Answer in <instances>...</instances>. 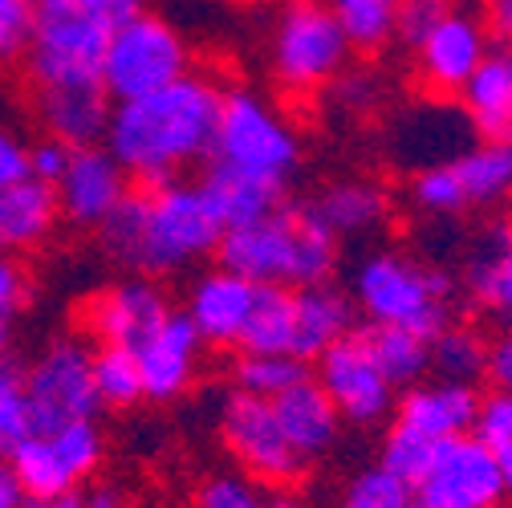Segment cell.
Returning a JSON list of instances; mask_svg holds the SVG:
<instances>
[{"instance_id": "6da1fadb", "label": "cell", "mask_w": 512, "mask_h": 508, "mask_svg": "<svg viewBox=\"0 0 512 508\" xmlns=\"http://www.w3.org/2000/svg\"><path fill=\"white\" fill-rule=\"evenodd\" d=\"M220 98L224 90L212 78L183 74L163 90L114 102L102 143L139 187L179 179L191 163L212 155Z\"/></svg>"}, {"instance_id": "7a4b0ae2", "label": "cell", "mask_w": 512, "mask_h": 508, "mask_svg": "<svg viewBox=\"0 0 512 508\" xmlns=\"http://www.w3.org/2000/svg\"><path fill=\"white\" fill-rule=\"evenodd\" d=\"M220 220L212 216L200 183L167 179L155 187H131L118 208L98 224L102 252L135 277H171L220 248Z\"/></svg>"}, {"instance_id": "3957f363", "label": "cell", "mask_w": 512, "mask_h": 508, "mask_svg": "<svg viewBox=\"0 0 512 508\" xmlns=\"http://www.w3.org/2000/svg\"><path fill=\"white\" fill-rule=\"evenodd\" d=\"M338 248L342 240L317 216L313 204L285 200L273 216L224 232L216 261L220 269L252 285L309 289V285H330V277L338 273Z\"/></svg>"}, {"instance_id": "277c9868", "label": "cell", "mask_w": 512, "mask_h": 508, "mask_svg": "<svg viewBox=\"0 0 512 508\" xmlns=\"http://www.w3.org/2000/svg\"><path fill=\"white\" fill-rule=\"evenodd\" d=\"M350 301L370 326H403L435 338L456 309V277L403 248H374L350 273Z\"/></svg>"}, {"instance_id": "5b68a950", "label": "cell", "mask_w": 512, "mask_h": 508, "mask_svg": "<svg viewBox=\"0 0 512 508\" xmlns=\"http://www.w3.org/2000/svg\"><path fill=\"white\" fill-rule=\"evenodd\" d=\"M110 29H102L78 0H41L25 66L37 90L102 86V57Z\"/></svg>"}, {"instance_id": "8992f818", "label": "cell", "mask_w": 512, "mask_h": 508, "mask_svg": "<svg viewBox=\"0 0 512 508\" xmlns=\"http://www.w3.org/2000/svg\"><path fill=\"white\" fill-rule=\"evenodd\" d=\"M273 74L285 90H322L350 66V41L322 0H285L273 21Z\"/></svg>"}, {"instance_id": "52a82bcc", "label": "cell", "mask_w": 512, "mask_h": 508, "mask_svg": "<svg viewBox=\"0 0 512 508\" xmlns=\"http://www.w3.org/2000/svg\"><path fill=\"white\" fill-rule=\"evenodd\" d=\"M212 159L289 183L301 167V139L261 94L224 90Z\"/></svg>"}, {"instance_id": "ba28073f", "label": "cell", "mask_w": 512, "mask_h": 508, "mask_svg": "<svg viewBox=\"0 0 512 508\" xmlns=\"http://www.w3.org/2000/svg\"><path fill=\"white\" fill-rule=\"evenodd\" d=\"M183 74H191L187 41L163 17L139 13L135 21H126L122 29H114L110 41H106L102 90L110 94V102L143 98L151 90L171 86Z\"/></svg>"}, {"instance_id": "9c48e42d", "label": "cell", "mask_w": 512, "mask_h": 508, "mask_svg": "<svg viewBox=\"0 0 512 508\" xmlns=\"http://www.w3.org/2000/svg\"><path fill=\"white\" fill-rule=\"evenodd\" d=\"M25 391L33 431H57L66 423L98 419L102 399L94 387V346H86L82 338H53L25 366Z\"/></svg>"}, {"instance_id": "30bf717a", "label": "cell", "mask_w": 512, "mask_h": 508, "mask_svg": "<svg viewBox=\"0 0 512 508\" xmlns=\"http://www.w3.org/2000/svg\"><path fill=\"white\" fill-rule=\"evenodd\" d=\"M102 431L94 419L82 423H66L57 431H33L21 448L9 456L21 488L29 500H45V496H66L78 492L102 464Z\"/></svg>"}, {"instance_id": "8fae6325", "label": "cell", "mask_w": 512, "mask_h": 508, "mask_svg": "<svg viewBox=\"0 0 512 508\" xmlns=\"http://www.w3.org/2000/svg\"><path fill=\"white\" fill-rule=\"evenodd\" d=\"M220 439L228 443V452L236 456L244 476H252L256 484L285 488L305 472V460L285 439L273 403L261 395L228 391L220 399Z\"/></svg>"}, {"instance_id": "7c38bea8", "label": "cell", "mask_w": 512, "mask_h": 508, "mask_svg": "<svg viewBox=\"0 0 512 508\" xmlns=\"http://www.w3.org/2000/svg\"><path fill=\"white\" fill-rule=\"evenodd\" d=\"M313 378H317V387L330 395V403L338 407L342 423L374 427L387 415H395L399 391L391 387V378L382 374L366 330H350L346 338H338L313 362Z\"/></svg>"}, {"instance_id": "4fadbf2b", "label": "cell", "mask_w": 512, "mask_h": 508, "mask_svg": "<svg viewBox=\"0 0 512 508\" xmlns=\"http://www.w3.org/2000/svg\"><path fill=\"white\" fill-rule=\"evenodd\" d=\"M504 500L508 492L496 452L472 431L443 439L427 476L415 484V504L423 508H500Z\"/></svg>"}, {"instance_id": "5bb4252c", "label": "cell", "mask_w": 512, "mask_h": 508, "mask_svg": "<svg viewBox=\"0 0 512 508\" xmlns=\"http://www.w3.org/2000/svg\"><path fill=\"white\" fill-rule=\"evenodd\" d=\"M411 53H415V74L431 94H460L492 53V33L484 17L468 9H452Z\"/></svg>"}, {"instance_id": "9a60e30c", "label": "cell", "mask_w": 512, "mask_h": 508, "mask_svg": "<svg viewBox=\"0 0 512 508\" xmlns=\"http://www.w3.org/2000/svg\"><path fill=\"white\" fill-rule=\"evenodd\" d=\"M171 313V301L163 297V289L151 277H126L110 289H102L90 305H86V330L102 342V346H126L139 350Z\"/></svg>"}, {"instance_id": "2e32d148", "label": "cell", "mask_w": 512, "mask_h": 508, "mask_svg": "<svg viewBox=\"0 0 512 508\" xmlns=\"http://www.w3.org/2000/svg\"><path fill=\"white\" fill-rule=\"evenodd\" d=\"M53 192H57L61 216L70 224L98 228L118 208V200L131 192V175L106 151V143L78 147V151H70V163L61 171V179L53 183Z\"/></svg>"}, {"instance_id": "e0dca14e", "label": "cell", "mask_w": 512, "mask_h": 508, "mask_svg": "<svg viewBox=\"0 0 512 508\" xmlns=\"http://www.w3.org/2000/svg\"><path fill=\"white\" fill-rule=\"evenodd\" d=\"M204 354V338L196 330V322L187 317V309H171L167 322L135 350L139 370H143V391L151 403H171L179 399L191 378H196Z\"/></svg>"}, {"instance_id": "ac0fdd59", "label": "cell", "mask_w": 512, "mask_h": 508, "mask_svg": "<svg viewBox=\"0 0 512 508\" xmlns=\"http://www.w3.org/2000/svg\"><path fill=\"white\" fill-rule=\"evenodd\" d=\"M480 387L476 383H452V378H423V383L407 387L395 399V419L423 431L427 439L443 443L468 435L480 411Z\"/></svg>"}, {"instance_id": "d6986e66", "label": "cell", "mask_w": 512, "mask_h": 508, "mask_svg": "<svg viewBox=\"0 0 512 508\" xmlns=\"http://www.w3.org/2000/svg\"><path fill=\"white\" fill-rule=\"evenodd\" d=\"M200 192L212 208V216L220 220L224 232L232 228H248L256 220L273 216L281 204H285V183L281 179H269V175H256V171H244V167H232V163H220L212 159L204 179H200Z\"/></svg>"}, {"instance_id": "ffe728a7", "label": "cell", "mask_w": 512, "mask_h": 508, "mask_svg": "<svg viewBox=\"0 0 512 508\" xmlns=\"http://www.w3.org/2000/svg\"><path fill=\"white\" fill-rule=\"evenodd\" d=\"M252 301H256L252 281H244L228 269H212V273L196 277V285H191L187 317L196 322L204 346H240Z\"/></svg>"}, {"instance_id": "44dd1931", "label": "cell", "mask_w": 512, "mask_h": 508, "mask_svg": "<svg viewBox=\"0 0 512 508\" xmlns=\"http://www.w3.org/2000/svg\"><path fill=\"white\" fill-rule=\"evenodd\" d=\"M464 293L492 322L512 326V224H488L464 257Z\"/></svg>"}, {"instance_id": "7402d4cb", "label": "cell", "mask_w": 512, "mask_h": 508, "mask_svg": "<svg viewBox=\"0 0 512 508\" xmlns=\"http://www.w3.org/2000/svg\"><path fill=\"white\" fill-rule=\"evenodd\" d=\"M273 411H277V423H281L285 439L293 443V452L305 464L322 460L334 448V443H338V435H342V415L330 403V395L317 387L313 374L305 378V383L289 387L285 395H277L273 399Z\"/></svg>"}, {"instance_id": "603a6c76", "label": "cell", "mask_w": 512, "mask_h": 508, "mask_svg": "<svg viewBox=\"0 0 512 508\" xmlns=\"http://www.w3.org/2000/svg\"><path fill=\"white\" fill-rule=\"evenodd\" d=\"M358 322V309L350 293L338 285H309L293 289V358L317 362L338 338H346Z\"/></svg>"}, {"instance_id": "cb8c5ba5", "label": "cell", "mask_w": 512, "mask_h": 508, "mask_svg": "<svg viewBox=\"0 0 512 508\" xmlns=\"http://www.w3.org/2000/svg\"><path fill=\"white\" fill-rule=\"evenodd\" d=\"M110 94L102 86H61V90H41L37 98V118L49 139H61L66 147H98L110 126Z\"/></svg>"}, {"instance_id": "d4e9b609", "label": "cell", "mask_w": 512, "mask_h": 508, "mask_svg": "<svg viewBox=\"0 0 512 508\" xmlns=\"http://www.w3.org/2000/svg\"><path fill=\"white\" fill-rule=\"evenodd\" d=\"M456 98L480 139L512 143V45L492 49Z\"/></svg>"}, {"instance_id": "484cf974", "label": "cell", "mask_w": 512, "mask_h": 508, "mask_svg": "<svg viewBox=\"0 0 512 508\" xmlns=\"http://www.w3.org/2000/svg\"><path fill=\"white\" fill-rule=\"evenodd\" d=\"M57 192L53 183L21 179L0 187V252H29L57 228Z\"/></svg>"}, {"instance_id": "4316f807", "label": "cell", "mask_w": 512, "mask_h": 508, "mask_svg": "<svg viewBox=\"0 0 512 508\" xmlns=\"http://www.w3.org/2000/svg\"><path fill=\"white\" fill-rule=\"evenodd\" d=\"M309 204L334 228L338 240L366 236L391 216V196L370 179H338L326 192H317V200H309Z\"/></svg>"}, {"instance_id": "83f0119b", "label": "cell", "mask_w": 512, "mask_h": 508, "mask_svg": "<svg viewBox=\"0 0 512 508\" xmlns=\"http://www.w3.org/2000/svg\"><path fill=\"white\" fill-rule=\"evenodd\" d=\"M456 179L464 187L468 212L472 208H500L512 200V143L480 139L476 147H464L452 155Z\"/></svg>"}, {"instance_id": "f1b7e54d", "label": "cell", "mask_w": 512, "mask_h": 508, "mask_svg": "<svg viewBox=\"0 0 512 508\" xmlns=\"http://www.w3.org/2000/svg\"><path fill=\"white\" fill-rule=\"evenodd\" d=\"M240 354H293V289L256 285L248 326L240 334Z\"/></svg>"}, {"instance_id": "f546056e", "label": "cell", "mask_w": 512, "mask_h": 508, "mask_svg": "<svg viewBox=\"0 0 512 508\" xmlns=\"http://www.w3.org/2000/svg\"><path fill=\"white\" fill-rule=\"evenodd\" d=\"M366 338L395 391H407L431 374V338L403 326H366Z\"/></svg>"}, {"instance_id": "4dcf8cb0", "label": "cell", "mask_w": 512, "mask_h": 508, "mask_svg": "<svg viewBox=\"0 0 512 508\" xmlns=\"http://www.w3.org/2000/svg\"><path fill=\"white\" fill-rule=\"evenodd\" d=\"M488 370V338L476 326L447 322L431 338V374L452 383H480Z\"/></svg>"}, {"instance_id": "1f68e13d", "label": "cell", "mask_w": 512, "mask_h": 508, "mask_svg": "<svg viewBox=\"0 0 512 508\" xmlns=\"http://www.w3.org/2000/svg\"><path fill=\"white\" fill-rule=\"evenodd\" d=\"M330 13L338 17L350 49H382L395 41V29H399V9L403 0H326Z\"/></svg>"}, {"instance_id": "d6a6232c", "label": "cell", "mask_w": 512, "mask_h": 508, "mask_svg": "<svg viewBox=\"0 0 512 508\" xmlns=\"http://www.w3.org/2000/svg\"><path fill=\"white\" fill-rule=\"evenodd\" d=\"M313 374L309 362L293 358V354H244L236 358L232 366V378H236V391H248V395H261V399H277L285 395L289 387L305 383Z\"/></svg>"}, {"instance_id": "836d02e7", "label": "cell", "mask_w": 512, "mask_h": 508, "mask_svg": "<svg viewBox=\"0 0 512 508\" xmlns=\"http://www.w3.org/2000/svg\"><path fill=\"white\" fill-rule=\"evenodd\" d=\"M94 387L102 407H135L147 399L143 391V370L135 350L126 346H98L94 350Z\"/></svg>"}, {"instance_id": "e575fe53", "label": "cell", "mask_w": 512, "mask_h": 508, "mask_svg": "<svg viewBox=\"0 0 512 508\" xmlns=\"http://www.w3.org/2000/svg\"><path fill=\"white\" fill-rule=\"evenodd\" d=\"M29 435H33V419H29L25 366L9 350H0V456L9 460Z\"/></svg>"}, {"instance_id": "d590c367", "label": "cell", "mask_w": 512, "mask_h": 508, "mask_svg": "<svg viewBox=\"0 0 512 508\" xmlns=\"http://www.w3.org/2000/svg\"><path fill=\"white\" fill-rule=\"evenodd\" d=\"M435 448H439V443L427 439L423 431H415V427L391 419V427L382 431V443H378V464L415 488V484L427 476V468H431V460H435Z\"/></svg>"}, {"instance_id": "8d00e7d4", "label": "cell", "mask_w": 512, "mask_h": 508, "mask_svg": "<svg viewBox=\"0 0 512 508\" xmlns=\"http://www.w3.org/2000/svg\"><path fill=\"white\" fill-rule=\"evenodd\" d=\"M411 204L419 212H427V216H439V220H452V216L468 212V200H464V187L456 179L452 159L415 171V179H411Z\"/></svg>"}, {"instance_id": "74e56055", "label": "cell", "mask_w": 512, "mask_h": 508, "mask_svg": "<svg viewBox=\"0 0 512 508\" xmlns=\"http://www.w3.org/2000/svg\"><path fill=\"white\" fill-rule=\"evenodd\" d=\"M338 508H415V488L382 464H374L346 484Z\"/></svg>"}, {"instance_id": "f35d334b", "label": "cell", "mask_w": 512, "mask_h": 508, "mask_svg": "<svg viewBox=\"0 0 512 508\" xmlns=\"http://www.w3.org/2000/svg\"><path fill=\"white\" fill-rule=\"evenodd\" d=\"M25 305H29V273L13 252H0V350L13 346Z\"/></svg>"}, {"instance_id": "ab89813d", "label": "cell", "mask_w": 512, "mask_h": 508, "mask_svg": "<svg viewBox=\"0 0 512 508\" xmlns=\"http://www.w3.org/2000/svg\"><path fill=\"white\" fill-rule=\"evenodd\" d=\"M196 508H269V496L252 476L220 472L196 492Z\"/></svg>"}, {"instance_id": "60d3db41", "label": "cell", "mask_w": 512, "mask_h": 508, "mask_svg": "<svg viewBox=\"0 0 512 508\" xmlns=\"http://www.w3.org/2000/svg\"><path fill=\"white\" fill-rule=\"evenodd\" d=\"M37 5L33 0H0V66L21 61L33 41Z\"/></svg>"}, {"instance_id": "b9f144b4", "label": "cell", "mask_w": 512, "mask_h": 508, "mask_svg": "<svg viewBox=\"0 0 512 508\" xmlns=\"http://www.w3.org/2000/svg\"><path fill=\"white\" fill-rule=\"evenodd\" d=\"M456 5L452 0H403L399 9V29H395V41H403L407 49H415L447 13H452Z\"/></svg>"}, {"instance_id": "7bdbcfd3", "label": "cell", "mask_w": 512, "mask_h": 508, "mask_svg": "<svg viewBox=\"0 0 512 508\" xmlns=\"http://www.w3.org/2000/svg\"><path fill=\"white\" fill-rule=\"evenodd\" d=\"M330 94H334V102L346 106V110H366V106H374V98H378V82H374V74H366V70H342V74L330 82Z\"/></svg>"}, {"instance_id": "ee69618b", "label": "cell", "mask_w": 512, "mask_h": 508, "mask_svg": "<svg viewBox=\"0 0 512 508\" xmlns=\"http://www.w3.org/2000/svg\"><path fill=\"white\" fill-rule=\"evenodd\" d=\"M70 151H74V147H66L61 139H49V135H45L41 143L29 147V175L41 179V183H57L61 171H66V163H70Z\"/></svg>"}, {"instance_id": "f6af8a7d", "label": "cell", "mask_w": 512, "mask_h": 508, "mask_svg": "<svg viewBox=\"0 0 512 508\" xmlns=\"http://www.w3.org/2000/svg\"><path fill=\"white\" fill-rule=\"evenodd\" d=\"M484 378L492 383V391L512 395V326H500L488 338V370Z\"/></svg>"}, {"instance_id": "bcb514c9", "label": "cell", "mask_w": 512, "mask_h": 508, "mask_svg": "<svg viewBox=\"0 0 512 508\" xmlns=\"http://www.w3.org/2000/svg\"><path fill=\"white\" fill-rule=\"evenodd\" d=\"M29 179V147L0 122V187H13Z\"/></svg>"}, {"instance_id": "7dc6e473", "label": "cell", "mask_w": 512, "mask_h": 508, "mask_svg": "<svg viewBox=\"0 0 512 508\" xmlns=\"http://www.w3.org/2000/svg\"><path fill=\"white\" fill-rule=\"evenodd\" d=\"M78 5L102 25V29H122L126 21H135L143 13V0H78Z\"/></svg>"}, {"instance_id": "c3c4849f", "label": "cell", "mask_w": 512, "mask_h": 508, "mask_svg": "<svg viewBox=\"0 0 512 508\" xmlns=\"http://www.w3.org/2000/svg\"><path fill=\"white\" fill-rule=\"evenodd\" d=\"M484 25L496 41L512 45V0H484Z\"/></svg>"}, {"instance_id": "681fc988", "label": "cell", "mask_w": 512, "mask_h": 508, "mask_svg": "<svg viewBox=\"0 0 512 508\" xmlns=\"http://www.w3.org/2000/svg\"><path fill=\"white\" fill-rule=\"evenodd\" d=\"M25 504H29V496H25V488H21L17 472H13V464L0 456V508H25Z\"/></svg>"}, {"instance_id": "f907efd6", "label": "cell", "mask_w": 512, "mask_h": 508, "mask_svg": "<svg viewBox=\"0 0 512 508\" xmlns=\"http://www.w3.org/2000/svg\"><path fill=\"white\" fill-rule=\"evenodd\" d=\"M86 508H126V500H122V492H118V488L98 484V488L86 496Z\"/></svg>"}, {"instance_id": "816d5d0a", "label": "cell", "mask_w": 512, "mask_h": 508, "mask_svg": "<svg viewBox=\"0 0 512 508\" xmlns=\"http://www.w3.org/2000/svg\"><path fill=\"white\" fill-rule=\"evenodd\" d=\"M492 452H496V464H500V476H504V492L512 496V431H508V435L496 443Z\"/></svg>"}, {"instance_id": "f5cc1de1", "label": "cell", "mask_w": 512, "mask_h": 508, "mask_svg": "<svg viewBox=\"0 0 512 508\" xmlns=\"http://www.w3.org/2000/svg\"><path fill=\"white\" fill-rule=\"evenodd\" d=\"M25 508H86L82 492H66V496H45V500H29Z\"/></svg>"}, {"instance_id": "db71d44e", "label": "cell", "mask_w": 512, "mask_h": 508, "mask_svg": "<svg viewBox=\"0 0 512 508\" xmlns=\"http://www.w3.org/2000/svg\"><path fill=\"white\" fill-rule=\"evenodd\" d=\"M269 508H309V504L297 500V496H289V492H277V496H269Z\"/></svg>"}, {"instance_id": "11a10c76", "label": "cell", "mask_w": 512, "mask_h": 508, "mask_svg": "<svg viewBox=\"0 0 512 508\" xmlns=\"http://www.w3.org/2000/svg\"><path fill=\"white\" fill-rule=\"evenodd\" d=\"M33 5H41V0H33Z\"/></svg>"}, {"instance_id": "9f6ffc18", "label": "cell", "mask_w": 512, "mask_h": 508, "mask_svg": "<svg viewBox=\"0 0 512 508\" xmlns=\"http://www.w3.org/2000/svg\"><path fill=\"white\" fill-rule=\"evenodd\" d=\"M415 508H423V504H415Z\"/></svg>"}]
</instances>
